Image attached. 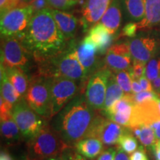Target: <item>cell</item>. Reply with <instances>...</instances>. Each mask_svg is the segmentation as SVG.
I'll use <instances>...</instances> for the list:
<instances>
[{"mask_svg":"<svg viewBox=\"0 0 160 160\" xmlns=\"http://www.w3.org/2000/svg\"><path fill=\"white\" fill-rule=\"evenodd\" d=\"M51 9L34 13L20 39L36 62L53 57L67 47V39L53 19Z\"/></svg>","mask_w":160,"mask_h":160,"instance_id":"obj_1","label":"cell"},{"mask_svg":"<svg viewBox=\"0 0 160 160\" xmlns=\"http://www.w3.org/2000/svg\"><path fill=\"white\" fill-rule=\"evenodd\" d=\"M97 115L80 93L61 110L51 120V125L69 147L85 139Z\"/></svg>","mask_w":160,"mask_h":160,"instance_id":"obj_2","label":"cell"},{"mask_svg":"<svg viewBox=\"0 0 160 160\" xmlns=\"http://www.w3.org/2000/svg\"><path fill=\"white\" fill-rule=\"evenodd\" d=\"M37 73L45 77H65L81 85V91H84L86 79L85 71L78 58L76 45L71 43L62 52L48 59L37 62Z\"/></svg>","mask_w":160,"mask_h":160,"instance_id":"obj_3","label":"cell"},{"mask_svg":"<svg viewBox=\"0 0 160 160\" xmlns=\"http://www.w3.org/2000/svg\"><path fill=\"white\" fill-rule=\"evenodd\" d=\"M28 155L34 160H47L59 157L68 148L59 134L47 123L34 137L27 141Z\"/></svg>","mask_w":160,"mask_h":160,"instance_id":"obj_4","label":"cell"},{"mask_svg":"<svg viewBox=\"0 0 160 160\" xmlns=\"http://www.w3.org/2000/svg\"><path fill=\"white\" fill-rule=\"evenodd\" d=\"M29 79L28 88L25 99L38 114L50 120L52 78L45 77L36 73Z\"/></svg>","mask_w":160,"mask_h":160,"instance_id":"obj_5","label":"cell"},{"mask_svg":"<svg viewBox=\"0 0 160 160\" xmlns=\"http://www.w3.org/2000/svg\"><path fill=\"white\" fill-rule=\"evenodd\" d=\"M12 116L21 132L23 139L28 141L48 123V119L38 114L30 107L25 98L13 106Z\"/></svg>","mask_w":160,"mask_h":160,"instance_id":"obj_6","label":"cell"},{"mask_svg":"<svg viewBox=\"0 0 160 160\" xmlns=\"http://www.w3.org/2000/svg\"><path fill=\"white\" fill-rule=\"evenodd\" d=\"M33 57L17 37L4 38L1 48V65L5 68H19L28 73Z\"/></svg>","mask_w":160,"mask_h":160,"instance_id":"obj_7","label":"cell"},{"mask_svg":"<svg viewBox=\"0 0 160 160\" xmlns=\"http://www.w3.org/2000/svg\"><path fill=\"white\" fill-rule=\"evenodd\" d=\"M81 89L77 82L65 77H54L51 83V120L79 94Z\"/></svg>","mask_w":160,"mask_h":160,"instance_id":"obj_8","label":"cell"},{"mask_svg":"<svg viewBox=\"0 0 160 160\" xmlns=\"http://www.w3.org/2000/svg\"><path fill=\"white\" fill-rule=\"evenodd\" d=\"M33 14L32 8L28 6L16 8L1 15L0 31L2 37L21 39L28 28Z\"/></svg>","mask_w":160,"mask_h":160,"instance_id":"obj_9","label":"cell"},{"mask_svg":"<svg viewBox=\"0 0 160 160\" xmlns=\"http://www.w3.org/2000/svg\"><path fill=\"white\" fill-rule=\"evenodd\" d=\"M112 73L111 70L103 66L88 80L85 97L88 104L96 111H102L104 108L108 82Z\"/></svg>","mask_w":160,"mask_h":160,"instance_id":"obj_10","label":"cell"},{"mask_svg":"<svg viewBox=\"0 0 160 160\" xmlns=\"http://www.w3.org/2000/svg\"><path fill=\"white\" fill-rule=\"evenodd\" d=\"M125 128L99 113L96 115L85 138H96L106 147H111L117 145Z\"/></svg>","mask_w":160,"mask_h":160,"instance_id":"obj_11","label":"cell"},{"mask_svg":"<svg viewBox=\"0 0 160 160\" xmlns=\"http://www.w3.org/2000/svg\"><path fill=\"white\" fill-rule=\"evenodd\" d=\"M133 62L128 42L111 45L105 53L103 64L112 72L117 73L122 71H129Z\"/></svg>","mask_w":160,"mask_h":160,"instance_id":"obj_12","label":"cell"},{"mask_svg":"<svg viewBox=\"0 0 160 160\" xmlns=\"http://www.w3.org/2000/svg\"><path fill=\"white\" fill-rule=\"evenodd\" d=\"M76 50L80 63L85 71L86 79L88 80L93 73L104 66L99 59L98 55L99 54L97 46L89 36H87L79 45H76Z\"/></svg>","mask_w":160,"mask_h":160,"instance_id":"obj_13","label":"cell"},{"mask_svg":"<svg viewBox=\"0 0 160 160\" xmlns=\"http://www.w3.org/2000/svg\"><path fill=\"white\" fill-rule=\"evenodd\" d=\"M133 60L146 64L157 56L160 48L159 42L151 36H142L128 42Z\"/></svg>","mask_w":160,"mask_h":160,"instance_id":"obj_14","label":"cell"},{"mask_svg":"<svg viewBox=\"0 0 160 160\" xmlns=\"http://www.w3.org/2000/svg\"><path fill=\"white\" fill-rule=\"evenodd\" d=\"M133 103L131 94H125L106 111H101L102 114L114 122L128 128L133 113Z\"/></svg>","mask_w":160,"mask_h":160,"instance_id":"obj_15","label":"cell"},{"mask_svg":"<svg viewBox=\"0 0 160 160\" xmlns=\"http://www.w3.org/2000/svg\"><path fill=\"white\" fill-rule=\"evenodd\" d=\"M157 100L134 104L128 128L141 125H151L154 122L160 120V113Z\"/></svg>","mask_w":160,"mask_h":160,"instance_id":"obj_16","label":"cell"},{"mask_svg":"<svg viewBox=\"0 0 160 160\" xmlns=\"http://www.w3.org/2000/svg\"><path fill=\"white\" fill-rule=\"evenodd\" d=\"M113 0H86L82 8L81 19L84 29L88 30L97 25L111 5Z\"/></svg>","mask_w":160,"mask_h":160,"instance_id":"obj_17","label":"cell"},{"mask_svg":"<svg viewBox=\"0 0 160 160\" xmlns=\"http://www.w3.org/2000/svg\"><path fill=\"white\" fill-rule=\"evenodd\" d=\"M53 17L57 22L58 27L68 40L74 37L78 27V19L71 13L63 11L51 9Z\"/></svg>","mask_w":160,"mask_h":160,"instance_id":"obj_18","label":"cell"},{"mask_svg":"<svg viewBox=\"0 0 160 160\" xmlns=\"http://www.w3.org/2000/svg\"><path fill=\"white\" fill-rule=\"evenodd\" d=\"M88 36L95 45L99 55L105 54L111 46L113 36L102 24L98 23L92 27Z\"/></svg>","mask_w":160,"mask_h":160,"instance_id":"obj_19","label":"cell"},{"mask_svg":"<svg viewBox=\"0 0 160 160\" xmlns=\"http://www.w3.org/2000/svg\"><path fill=\"white\" fill-rule=\"evenodd\" d=\"M122 21V13L120 8L119 0H113L100 20V23L102 24L110 31L112 35L114 36L119 31Z\"/></svg>","mask_w":160,"mask_h":160,"instance_id":"obj_20","label":"cell"},{"mask_svg":"<svg viewBox=\"0 0 160 160\" xmlns=\"http://www.w3.org/2000/svg\"><path fill=\"white\" fill-rule=\"evenodd\" d=\"M74 148L80 155L91 160L99 157L104 151L103 143L99 139L91 137L82 139Z\"/></svg>","mask_w":160,"mask_h":160,"instance_id":"obj_21","label":"cell"},{"mask_svg":"<svg viewBox=\"0 0 160 160\" xmlns=\"http://www.w3.org/2000/svg\"><path fill=\"white\" fill-rule=\"evenodd\" d=\"M160 24V0H145V13L137 22L139 29L151 28Z\"/></svg>","mask_w":160,"mask_h":160,"instance_id":"obj_22","label":"cell"},{"mask_svg":"<svg viewBox=\"0 0 160 160\" xmlns=\"http://www.w3.org/2000/svg\"><path fill=\"white\" fill-rule=\"evenodd\" d=\"M5 68V67H4ZM6 74L21 98H25L29 85L30 79L27 73L19 68H5Z\"/></svg>","mask_w":160,"mask_h":160,"instance_id":"obj_23","label":"cell"},{"mask_svg":"<svg viewBox=\"0 0 160 160\" xmlns=\"http://www.w3.org/2000/svg\"><path fill=\"white\" fill-rule=\"evenodd\" d=\"M1 135L8 144H16L23 139L13 116L1 119Z\"/></svg>","mask_w":160,"mask_h":160,"instance_id":"obj_24","label":"cell"},{"mask_svg":"<svg viewBox=\"0 0 160 160\" xmlns=\"http://www.w3.org/2000/svg\"><path fill=\"white\" fill-rule=\"evenodd\" d=\"M125 95V92L118 84L115 73L113 72L108 79L107 91H106L105 105H104L103 110L101 111H108L118 100L122 99Z\"/></svg>","mask_w":160,"mask_h":160,"instance_id":"obj_25","label":"cell"},{"mask_svg":"<svg viewBox=\"0 0 160 160\" xmlns=\"http://www.w3.org/2000/svg\"><path fill=\"white\" fill-rule=\"evenodd\" d=\"M136 138L140 142L145 149L153 150V146L157 142L155 133L150 125H141L137 127L129 128Z\"/></svg>","mask_w":160,"mask_h":160,"instance_id":"obj_26","label":"cell"},{"mask_svg":"<svg viewBox=\"0 0 160 160\" xmlns=\"http://www.w3.org/2000/svg\"><path fill=\"white\" fill-rule=\"evenodd\" d=\"M1 97L13 106L22 99L8 78L2 65H1Z\"/></svg>","mask_w":160,"mask_h":160,"instance_id":"obj_27","label":"cell"},{"mask_svg":"<svg viewBox=\"0 0 160 160\" xmlns=\"http://www.w3.org/2000/svg\"><path fill=\"white\" fill-rule=\"evenodd\" d=\"M126 11L134 22L144 19L145 13V0H125Z\"/></svg>","mask_w":160,"mask_h":160,"instance_id":"obj_28","label":"cell"},{"mask_svg":"<svg viewBox=\"0 0 160 160\" xmlns=\"http://www.w3.org/2000/svg\"><path fill=\"white\" fill-rule=\"evenodd\" d=\"M118 148L122 150L128 154H131L139 148L137 138L134 137L131 130L126 128L118 142Z\"/></svg>","mask_w":160,"mask_h":160,"instance_id":"obj_29","label":"cell"},{"mask_svg":"<svg viewBox=\"0 0 160 160\" xmlns=\"http://www.w3.org/2000/svg\"><path fill=\"white\" fill-rule=\"evenodd\" d=\"M119 85L125 94H132V79L128 71H122L114 73Z\"/></svg>","mask_w":160,"mask_h":160,"instance_id":"obj_30","label":"cell"},{"mask_svg":"<svg viewBox=\"0 0 160 160\" xmlns=\"http://www.w3.org/2000/svg\"><path fill=\"white\" fill-rule=\"evenodd\" d=\"M145 76L152 82L160 76V57H154L145 65Z\"/></svg>","mask_w":160,"mask_h":160,"instance_id":"obj_31","label":"cell"},{"mask_svg":"<svg viewBox=\"0 0 160 160\" xmlns=\"http://www.w3.org/2000/svg\"><path fill=\"white\" fill-rule=\"evenodd\" d=\"M131 96L134 104H141L159 99V97L153 91H142L138 93H132Z\"/></svg>","mask_w":160,"mask_h":160,"instance_id":"obj_32","label":"cell"},{"mask_svg":"<svg viewBox=\"0 0 160 160\" xmlns=\"http://www.w3.org/2000/svg\"><path fill=\"white\" fill-rule=\"evenodd\" d=\"M50 8L59 11H66L71 8L77 2V0H48Z\"/></svg>","mask_w":160,"mask_h":160,"instance_id":"obj_33","label":"cell"},{"mask_svg":"<svg viewBox=\"0 0 160 160\" xmlns=\"http://www.w3.org/2000/svg\"><path fill=\"white\" fill-rule=\"evenodd\" d=\"M145 63L133 60L132 67L128 71L132 79L139 80L142 77L145 76Z\"/></svg>","mask_w":160,"mask_h":160,"instance_id":"obj_34","label":"cell"},{"mask_svg":"<svg viewBox=\"0 0 160 160\" xmlns=\"http://www.w3.org/2000/svg\"><path fill=\"white\" fill-rule=\"evenodd\" d=\"M60 156L65 160H88V159L80 155L73 147H69Z\"/></svg>","mask_w":160,"mask_h":160,"instance_id":"obj_35","label":"cell"},{"mask_svg":"<svg viewBox=\"0 0 160 160\" xmlns=\"http://www.w3.org/2000/svg\"><path fill=\"white\" fill-rule=\"evenodd\" d=\"M20 1L21 0H0L1 15L19 7Z\"/></svg>","mask_w":160,"mask_h":160,"instance_id":"obj_36","label":"cell"},{"mask_svg":"<svg viewBox=\"0 0 160 160\" xmlns=\"http://www.w3.org/2000/svg\"><path fill=\"white\" fill-rule=\"evenodd\" d=\"M117 151V148L109 147L104 149L101 154L97 158L96 160H114L116 153Z\"/></svg>","mask_w":160,"mask_h":160,"instance_id":"obj_37","label":"cell"},{"mask_svg":"<svg viewBox=\"0 0 160 160\" xmlns=\"http://www.w3.org/2000/svg\"><path fill=\"white\" fill-rule=\"evenodd\" d=\"M137 30H139L137 22H130L128 23L122 28V35L125 37L133 38L137 34Z\"/></svg>","mask_w":160,"mask_h":160,"instance_id":"obj_38","label":"cell"},{"mask_svg":"<svg viewBox=\"0 0 160 160\" xmlns=\"http://www.w3.org/2000/svg\"><path fill=\"white\" fill-rule=\"evenodd\" d=\"M29 6L32 8L34 13L43 11V10L51 8L48 0H33Z\"/></svg>","mask_w":160,"mask_h":160,"instance_id":"obj_39","label":"cell"},{"mask_svg":"<svg viewBox=\"0 0 160 160\" xmlns=\"http://www.w3.org/2000/svg\"><path fill=\"white\" fill-rule=\"evenodd\" d=\"M129 158L130 160H148L145 153V148L142 146H140L137 151L131 153Z\"/></svg>","mask_w":160,"mask_h":160,"instance_id":"obj_40","label":"cell"},{"mask_svg":"<svg viewBox=\"0 0 160 160\" xmlns=\"http://www.w3.org/2000/svg\"><path fill=\"white\" fill-rule=\"evenodd\" d=\"M140 85L142 86V88L143 91H153V87H152L151 82L145 76H143L139 79Z\"/></svg>","mask_w":160,"mask_h":160,"instance_id":"obj_41","label":"cell"},{"mask_svg":"<svg viewBox=\"0 0 160 160\" xmlns=\"http://www.w3.org/2000/svg\"><path fill=\"white\" fill-rule=\"evenodd\" d=\"M153 91L160 98V76L151 82Z\"/></svg>","mask_w":160,"mask_h":160,"instance_id":"obj_42","label":"cell"},{"mask_svg":"<svg viewBox=\"0 0 160 160\" xmlns=\"http://www.w3.org/2000/svg\"><path fill=\"white\" fill-rule=\"evenodd\" d=\"M150 125H151L152 129L154 131L157 141H160V120L154 122L152 123Z\"/></svg>","mask_w":160,"mask_h":160,"instance_id":"obj_43","label":"cell"},{"mask_svg":"<svg viewBox=\"0 0 160 160\" xmlns=\"http://www.w3.org/2000/svg\"><path fill=\"white\" fill-rule=\"evenodd\" d=\"M114 160H130V158L125 151H123L122 150L117 147V151L116 153Z\"/></svg>","mask_w":160,"mask_h":160,"instance_id":"obj_44","label":"cell"},{"mask_svg":"<svg viewBox=\"0 0 160 160\" xmlns=\"http://www.w3.org/2000/svg\"><path fill=\"white\" fill-rule=\"evenodd\" d=\"M142 91L139 80L132 79V93H138Z\"/></svg>","mask_w":160,"mask_h":160,"instance_id":"obj_45","label":"cell"},{"mask_svg":"<svg viewBox=\"0 0 160 160\" xmlns=\"http://www.w3.org/2000/svg\"><path fill=\"white\" fill-rule=\"evenodd\" d=\"M156 160H160V141H157L153 146V150Z\"/></svg>","mask_w":160,"mask_h":160,"instance_id":"obj_46","label":"cell"},{"mask_svg":"<svg viewBox=\"0 0 160 160\" xmlns=\"http://www.w3.org/2000/svg\"><path fill=\"white\" fill-rule=\"evenodd\" d=\"M0 160H13V159L9 153V152L5 150H2L1 154H0Z\"/></svg>","mask_w":160,"mask_h":160,"instance_id":"obj_47","label":"cell"},{"mask_svg":"<svg viewBox=\"0 0 160 160\" xmlns=\"http://www.w3.org/2000/svg\"><path fill=\"white\" fill-rule=\"evenodd\" d=\"M47 160H65L63 159L61 156H59V157H52L50 158V159H47Z\"/></svg>","mask_w":160,"mask_h":160,"instance_id":"obj_48","label":"cell"},{"mask_svg":"<svg viewBox=\"0 0 160 160\" xmlns=\"http://www.w3.org/2000/svg\"><path fill=\"white\" fill-rule=\"evenodd\" d=\"M20 160H34V159H31V158L28 155H27V156H25V157H22L21 159H20Z\"/></svg>","mask_w":160,"mask_h":160,"instance_id":"obj_49","label":"cell"},{"mask_svg":"<svg viewBox=\"0 0 160 160\" xmlns=\"http://www.w3.org/2000/svg\"><path fill=\"white\" fill-rule=\"evenodd\" d=\"M157 102L158 108H159V113H160V98H159V99L157 100Z\"/></svg>","mask_w":160,"mask_h":160,"instance_id":"obj_50","label":"cell"}]
</instances>
